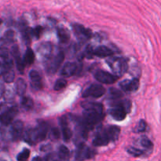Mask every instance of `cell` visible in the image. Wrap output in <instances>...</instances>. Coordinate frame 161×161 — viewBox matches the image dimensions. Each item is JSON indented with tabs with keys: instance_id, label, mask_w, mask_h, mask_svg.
I'll list each match as a JSON object with an SVG mask.
<instances>
[{
	"instance_id": "cell-12",
	"label": "cell",
	"mask_w": 161,
	"mask_h": 161,
	"mask_svg": "<svg viewBox=\"0 0 161 161\" xmlns=\"http://www.w3.org/2000/svg\"><path fill=\"white\" fill-rule=\"evenodd\" d=\"M110 142H111V140H110L109 137L107 135L106 130H105V131L100 132V133L96 135L94 139L93 140V145L96 147L105 146H107Z\"/></svg>"
},
{
	"instance_id": "cell-23",
	"label": "cell",
	"mask_w": 161,
	"mask_h": 161,
	"mask_svg": "<svg viewBox=\"0 0 161 161\" xmlns=\"http://www.w3.org/2000/svg\"><path fill=\"white\" fill-rule=\"evenodd\" d=\"M105 130H106L107 135L109 137L111 142H115L118 139L119 135V131H120L119 127H116V126H111V127H109Z\"/></svg>"
},
{
	"instance_id": "cell-17",
	"label": "cell",
	"mask_w": 161,
	"mask_h": 161,
	"mask_svg": "<svg viewBox=\"0 0 161 161\" xmlns=\"http://www.w3.org/2000/svg\"><path fill=\"white\" fill-rule=\"evenodd\" d=\"M81 106L84 110H91V111L97 112V113L103 114V106L102 104L94 102H83Z\"/></svg>"
},
{
	"instance_id": "cell-32",
	"label": "cell",
	"mask_w": 161,
	"mask_h": 161,
	"mask_svg": "<svg viewBox=\"0 0 161 161\" xmlns=\"http://www.w3.org/2000/svg\"><path fill=\"white\" fill-rule=\"evenodd\" d=\"M68 83L64 79H59L56 81L54 84V90L55 91H61V90L64 89L66 87Z\"/></svg>"
},
{
	"instance_id": "cell-37",
	"label": "cell",
	"mask_w": 161,
	"mask_h": 161,
	"mask_svg": "<svg viewBox=\"0 0 161 161\" xmlns=\"http://www.w3.org/2000/svg\"><path fill=\"white\" fill-rule=\"evenodd\" d=\"M42 32V28L41 26H37L35 28H33V34L36 38L40 37L41 34Z\"/></svg>"
},
{
	"instance_id": "cell-41",
	"label": "cell",
	"mask_w": 161,
	"mask_h": 161,
	"mask_svg": "<svg viewBox=\"0 0 161 161\" xmlns=\"http://www.w3.org/2000/svg\"><path fill=\"white\" fill-rule=\"evenodd\" d=\"M1 24H2V20H0V25H1Z\"/></svg>"
},
{
	"instance_id": "cell-20",
	"label": "cell",
	"mask_w": 161,
	"mask_h": 161,
	"mask_svg": "<svg viewBox=\"0 0 161 161\" xmlns=\"http://www.w3.org/2000/svg\"><path fill=\"white\" fill-rule=\"evenodd\" d=\"M38 52L44 58L49 59L52 53V45L50 42H45V43L41 44L38 47Z\"/></svg>"
},
{
	"instance_id": "cell-33",
	"label": "cell",
	"mask_w": 161,
	"mask_h": 161,
	"mask_svg": "<svg viewBox=\"0 0 161 161\" xmlns=\"http://www.w3.org/2000/svg\"><path fill=\"white\" fill-rule=\"evenodd\" d=\"M123 93L116 88H111L109 90V96L113 99H118L123 97Z\"/></svg>"
},
{
	"instance_id": "cell-24",
	"label": "cell",
	"mask_w": 161,
	"mask_h": 161,
	"mask_svg": "<svg viewBox=\"0 0 161 161\" xmlns=\"http://www.w3.org/2000/svg\"><path fill=\"white\" fill-rule=\"evenodd\" d=\"M14 31L12 30H9L6 31L3 36L1 39H0V46H4L6 44H9L11 42H14Z\"/></svg>"
},
{
	"instance_id": "cell-9",
	"label": "cell",
	"mask_w": 161,
	"mask_h": 161,
	"mask_svg": "<svg viewBox=\"0 0 161 161\" xmlns=\"http://www.w3.org/2000/svg\"><path fill=\"white\" fill-rule=\"evenodd\" d=\"M11 138L14 141L20 139L24 133V124L20 120L14 122L9 128Z\"/></svg>"
},
{
	"instance_id": "cell-28",
	"label": "cell",
	"mask_w": 161,
	"mask_h": 161,
	"mask_svg": "<svg viewBox=\"0 0 161 161\" xmlns=\"http://www.w3.org/2000/svg\"><path fill=\"white\" fill-rule=\"evenodd\" d=\"M3 79H4L6 83H12L15 79V73H14L13 69H7L5 72L4 75H3Z\"/></svg>"
},
{
	"instance_id": "cell-19",
	"label": "cell",
	"mask_w": 161,
	"mask_h": 161,
	"mask_svg": "<svg viewBox=\"0 0 161 161\" xmlns=\"http://www.w3.org/2000/svg\"><path fill=\"white\" fill-rule=\"evenodd\" d=\"M113 53V50L105 46H100L94 50V54L98 58H107L112 56Z\"/></svg>"
},
{
	"instance_id": "cell-6",
	"label": "cell",
	"mask_w": 161,
	"mask_h": 161,
	"mask_svg": "<svg viewBox=\"0 0 161 161\" xmlns=\"http://www.w3.org/2000/svg\"><path fill=\"white\" fill-rule=\"evenodd\" d=\"M94 77L97 81L105 84H113L118 80L117 75L103 70L97 71L94 75Z\"/></svg>"
},
{
	"instance_id": "cell-42",
	"label": "cell",
	"mask_w": 161,
	"mask_h": 161,
	"mask_svg": "<svg viewBox=\"0 0 161 161\" xmlns=\"http://www.w3.org/2000/svg\"><path fill=\"white\" fill-rule=\"evenodd\" d=\"M56 161H58V160H56Z\"/></svg>"
},
{
	"instance_id": "cell-7",
	"label": "cell",
	"mask_w": 161,
	"mask_h": 161,
	"mask_svg": "<svg viewBox=\"0 0 161 161\" xmlns=\"http://www.w3.org/2000/svg\"><path fill=\"white\" fill-rule=\"evenodd\" d=\"M17 113H18V108L17 106L10 107L0 116V122L3 124V126L10 125V124L17 115Z\"/></svg>"
},
{
	"instance_id": "cell-25",
	"label": "cell",
	"mask_w": 161,
	"mask_h": 161,
	"mask_svg": "<svg viewBox=\"0 0 161 161\" xmlns=\"http://www.w3.org/2000/svg\"><path fill=\"white\" fill-rule=\"evenodd\" d=\"M58 157L61 160L66 161L70 157V152L69 149L64 146H61L58 149Z\"/></svg>"
},
{
	"instance_id": "cell-29",
	"label": "cell",
	"mask_w": 161,
	"mask_h": 161,
	"mask_svg": "<svg viewBox=\"0 0 161 161\" xmlns=\"http://www.w3.org/2000/svg\"><path fill=\"white\" fill-rule=\"evenodd\" d=\"M22 32H23V37L25 39V40L27 42H31V39L34 36V34H33V28H25L23 29V31H22Z\"/></svg>"
},
{
	"instance_id": "cell-18",
	"label": "cell",
	"mask_w": 161,
	"mask_h": 161,
	"mask_svg": "<svg viewBox=\"0 0 161 161\" xmlns=\"http://www.w3.org/2000/svg\"><path fill=\"white\" fill-rule=\"evenodd\" d=\"M24 138L25 142L29 143L30 145H34L35 143L39 142L38 141L37 133H36V128H29L25 132L24 135Z\"/></svg>"
},
{
	"instance_id": "cell-34",
	"label": "cell",
	"mask_w": 161,
	"mask_h": 161,
	"mask_svg": "<svg viewBox=\"0 0 161 161\" xmlns=\"http://www.w3.org/2000/svg\"><path fill=\"white\" fill-rule=\"evenodd\" d=\"M61 137V132L56 127H53V128L50 129V139H52L53 141H57Z\"/></svg>"
},
{
	"instance_id": "cell-5",
	"label": "cell",
	"mask_w": 161,
	"mask_h": 161,
	"mask_svg": "<svg viewBox=\"0 0 161 161\" xmlns=\"http://www.w3.org/2000/svg\"><path fill=\"white\" fill-rule=\"evenodd\" d=\"M105 94V89L102 85L94 83L90 86L86 91L83 92V97H93V98H98L102 97Z\"/></svg>"
},
{
	"instance_id": "cell-31",
	"label": "cell",
	"mask_w": 161,
	"mask_h": 161,
	"mask_svg": "<svg viewBox=\"0 0 161 161\" xmlns=\"http://www.w3.org/2000/svg\"><path fill=\"white\" fill-rule=\"evenodd\" d=\"M141 145L145 149L148 151H151L153 149V142L146 137H144L141 139Z\"/></svg>"
},
{
	"instance_id": "cell-39",
	"label": "cell",
	"mask_w": 161,
	"mask_h": 161,
	"mask_svg": "<svg viewBox=\"0 0 161 161\" xmlns=\"http://www.w3.org/2000/svg\"><path fill=\"white\" fill-rule=\"evenodd\" d=\"M6 71V65H5L4 62H1V61H0V75H4Z\"/></svg>"
},
{
	"instance_id": "cell-8",
	"label": "cell",
	"mask_w": 161,
	"mask_h": 161,
	"mask_svg": "<svg viewBox=\"0 0 161 161\" xmlns=\"http://www.w3.org/2000/svg\"><path fill=\"white\" fill-rule=\"evenodd\" d=\"M72 28L78 39L81 41L88 40L92 36V31H91V29L85 28L84 26L80 24H74L72 25Z\"/></svg>"
},
{
	"instance_id": "cell-27",
	"label": "cell",
	"mask_w": 161,
	"mask_h": 161,
	"mask_svg": "<svg viewBox=\"0 0 161 161\" xmlns=\"http://www.w3.org/2000/svg\"><path fill=\"white\" fill-rule=\"evenodd\" d=\"M20 105L21 107L25 110H30L33 108V101L31 97H23L21 99V102H20Z\"/></svg>"
},
{
	"instance_id": "cell-40",
	"label": "cell",
	"mask_w": 161,
	"mask_h": 161,
	"mask_svg": "<svg viewBox=\"0 0 161 161\" xmlns=\"http://www.w3.org/2000/svg\"><path fill=\"white\" fill-rule=\"evenodd\" d=\"M32 161H42V160L40 157H35V158L32 160Z\"/></svg>"
},
{
	"instance_id": "cell-15",
	"label": "cell",
	"mask_w": 161,
	"mask_h": 161,
	"mask_svg": "<svg viewBox=\"0 0 161 161\" xmlns=\"http://www.w3.org/2000/svg\"><path fill=\"white\" fill-rule=\"evenodd\" d=\"M78 70V65L74 62H67L62 67L61 75L64 77H70L75 75Z\"/></svg>"
},
{
	"instance_id": "cell-11",
	"label": "cell",
	"mask_w": 161,
	"mask_h": 161,
	"mask_svg": "<svg viewBox=\"0 0 161 161\" xmlns=\"http://www.w3.org/2000/svg\"><path fill=\"white\" fill-rule=\"evenodd\" d=\"M29 78L30 83H31V86L33 90H35V91H39V90L42 89V78H41L39 72H36V70L31 71L29 73Z\"/></svg>"
},
{
	"instance_id": "cell-13",
	"label": "cell",
	"mask_w": 161,
	"mask_h": 161,
	"mask_svg": "<svg viewBox=\"0 0 161 161\" xmlns=\"http://www.w3.org/2000/svg\"><path fill=\"white\" fill-rule=\"evenodd\" d=\"M60 125L61 127V133H62L63 139L64 142L70 141L71 138H72V131L69 127L68 126L67 119L64 116L60 119Z\"/></svg>"
},
{
	"instance_id": "cell-2",
	"label": "cell",
	"mask_w": 161,
	"mask_h": 161,
	"mask_svg": "<svg viewBox=\"0 0 161 161\" xmlns=\"http://www.w3.org/2000/svg\"><path fill=\"white\" fill-rule=\"evenodd\" d=\"M104 115L91 110H83V122L85 127L89 130L94 125L98 124L102 120Z\"/></svg>"
},
{
	"instance_id": "cell-16",
	"label": "cell",
	"mask_w": 161,
	"mask_h": 161,
	"mask_svg": "<svg viewBox=\"0 0 161 161\" xmlns=\"http://www.w3.org/2000/svg\"><path fill=\"white\" fill-rule=\"evenodd\" d=\"M36 133H37V137H38V141L39 142H42L43 141L44 139L47 137V133L49 131V127L48 125L46 122H42L39 123L38 124L37 127H36Z\"/></svg>"
},
{
	"instance_id": "cell-22",
	"label": "cell",
	"mask_w": 161,
	"mask_h": 161,
	"mask_svg": "<svg viewBox=\"0 0 161 161\" xmlns=\"http://www.w3.org/2000/svg\"><path fill=\"white\" fill-rule=\"evenodd\" d=\"M27 84L25 80L21 78L17 79L15 83V90L17 94L20 97H23L26 92Z\"/></svg>"
},
{
	"instance_id": "cell-26",
	"label": "cell",
	"mask_w": 161,
	"mask_h": 161,
	"mask_svg": "<svg viewBox=\"0 0 161 161\" xmlns=\"http://www.w3.org/2000/svg\"><path fill=\"white\" fill-rule=\"evenodd\" d=\"M35 61V53L33 50L31 48L27 49L26 52H25V58H24V61L25 64L27 65H30L32 64Z\"/></svg>"
},
{
	"instance_id": "cell-35",
	"label": "cell",
	"mask_w": 161,
	"mask_h": 161,
	"mask_svg": "<svg viewBox=\"0 0 161 161\" xmlns=\"http://www.w3.org/2000/svg\"><path fill=\"white\" fill-rule=\"evenodd\" d=\"M127 153H128L130 155L133 156V157H140V156L143 155L144 154V151L140 150V149H137V148L135 147H130L127 149Z\"/></svg>"
},
{
	"instance_id": "cell-36",
	"label": "cell",
	"mask_w": 161,
	"mask_h": 161,
	"mask_svg": "<svg viewBox=\"0 0 161 161\" xmlns=\"http://www.w3.org/2000/svg\"><path fill=\"white\" fill-rule=\"evenodd\" d=\"M146 127H147V124H146V121L142 119V120H140L139 123H138L137 130H138V132H143L146 130Z\"/></svg>"
},
{
	"instance_id": "cell-10",
	"label": "cell",
	"mask_w": 161,
	"mask_h": 161,
	"mask_svg": "<svg viewBox=\"0 0 161 161\" xmlns=\"http://www.w3.org/2000/svg\"><path fill=\"white\" fill-rule=\"evenodd\" d=\"M119 86L124 91L127 93L135 92L139 87V81L138 79L125 80L119 83Z\"/></svg>"
},
{
	"instance_id": "cell-21",
	"label": "cell",
	"mask_w": 161,
	"mask_h": 161,
	"mask_svg": "<svg viewBox=\"0 0 161 161\" xmlns=\"http://www.w3.org/2000/svg\"><path fill=\"white\" fill-rule=\"evenodd\" d=\"M58 36L61 43H67L70 39L69 31L64 27H60L58 28Z\"/></svg>"
},
{
	"instance_id": "cell-30",
	"label": "cell",
	"mask_w": 161,
	"mask_h": 161,
	"mask_svg": "<svg viewBox=\"0 0 161 161\" xmlns=\"http://www.w3.org/2000/svg\"><path fill=\"white\" fill-rule=\"evenodd\" d=\"M30 157V150L28 149H24L17 155V160L18 161H27Z\"/></svg>"
},
{
	"instance_id": "cell-1",
	"label": "cell",
	"mask_w": 161,
	"mask_h": 161,
	"mask_svg": "<svg viewBox=\"0 0 161 161\" xmlns=\"http://www.w3.org/2000/svg\"><path fill=\"white\" fill-rule=\"evenodd\" d=\"M114 75L121 76L128 69V64L125 59L120 58H111L107 61Z\"/></svg>"
},
{
	"instance_id": "cell-38",
	"label": "cell",
	"mask_w": 161,
	"mask_h": 161,
	"mask_svg": "<svg viewBox=\"0 0 161 161\" xmlns=\"http://www.w3.org/2000/svg\"><path fill=\"white\" fill-rule=\"evenodd\" d=\"M85 53H86V56L88 58H91L92 56H94V49H92V47L91 46H88L86 48V50H85Z\"/></svg>"
},
{
	"instance_id": "cell-14",
	"label": "cell",
	"mask_w": 161,
	"mask_h": 161,
	"mask_svg": "<svg viewBox=\"0 0 161 161\" xmlns=\"http://www.w3.org/2000/svg\"><path fill=\"white\" fill-rule=\"evenodd\" d=\"M12 55L14 56V60H15L16 65H17V69H18L19 72L20 73H23L24 70H25V61L24 59H22L21 57H20V52H19V49L17 47V46H14L12 47Z\"/></svg>"
},
{
	"instance_id": "cell-3",
	"label": "cell",
	"mask_w": 161,
	"mask_h": 161,
	"mask_svg": "<svg viewBox=\"0 0 161 161\" xmlns=\"http://www.w3.org/2000/svg\"><path fill=\"white\" fill-rule=\"evenodd\" d=\"M64 59V54L63 52H58L54 57L50 58L47 64V72L49 74H54L61 68L63 61Z\"/></svg>"
},
{
	"instance_id": "cell-4",
	"label": "cell",
	"mask_w": 161,
	"mask_h": 161,
	"mask_svg": "<svg viewBox=\"0 0 161 161\" xmlns=\"http://www.w3.org/2000/svg\"><path fill=\"white\" fill-rule=\"evenodd\" d=\"M95 155V152L84 143H80L75 151V159L77 161H83L92 158Z\"/></svg>"
}]
</instances>
